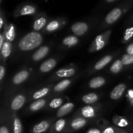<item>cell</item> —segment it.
<instances>
[{"mask_svg":"<svg viewBox=\"0 0 133 133\" xmlns=\"http://www.w3.org/2000/svg\"><path fill=\"white\" fill-rule=\"evenodd\" d=\"M82 114L84 117L87 118H93L95 116V110L93 107L90 106L84 107L81 110Z\"/></svg>","mask_w":133,"mask_h":133,"instance_id":"2e32d148","label":"cell"},{"mask_svg":"<svg viewBox=\"0 0 133 133\" xmlns=\"http://www.w3.org/2000/svg\"><path fill=\"white\" fill-rule=\"evenodd\" d=\"M11 44L9 42H6L4 43L1 48V55H3V57L6 58L10 55V53H11Z\"/></svg>","mask_w":133,"mask_h":133,"instance_id":"e0dca14e","label":"cell"},{"mask_svg":"<svg viewBox=\"0 0 133 133\" xmlns=\"http://www.w3.org/2000/svg\"><path fill=\"white\" fill-rule=\"evenodd\" d=\"M74 107V104L71 103H67L65 105H62L57 112V116L61 118V117H62L63 116L68 114L72 110Z\"/></svg>","mask_w":133,"mask_h":133,"instance_id":"9c48e42d","label":"cell"},{"mask_svg":"<svg viewBox=\"0 0 133 133\" xmlns=\"http://www.w3.org/2000/svg\"><path fill=\"white\" fill-rule=\"evenodd\" d=\"M105 42L103 35H99L96 38V50H99L102 49L105 45Z\"/></svg>","mask_w":133,"mask_h":133,"instance_id":"cb8c5ba5","label":"cell"},{"mask_svg":"<svg viewBox=\"0 0 133 133\" xmlns=\"http://www.w3.org/2000/svg\"><path fill=\"white\" fill-rule=\"evenodd\" d=\"M70 83H71V81L68 79H64V80L62 81L55 87V91H56V92H61V91L64 90L70 85Z\"/></svg>","mask_w":133,"mask_h":133,"instance_id":"ac0fdd59","label":"cell"},{"mask_svg":"<svg viewBox=\"0 0 133 133\" xmlns=\"http://www.w3.org/2000/svg\"><path fill=\"white\" fill-rule=\"evenodd\" d=\"M116 133H126L125 132H122V131H119V132H116Z\"/></svg>","mask_w":133,"mask_h":133,"instance_id":"7bdbcfd3","label":"cell"},{"mask_svg":"<svg viewBox=\"0 0 133 133\" xmlns=\"http://www.w3.org/2000/svg\"><path fill=\"white\" fill-rule=\"evenodd\" d=\"M25 101V98L24 96L22 95H18V96H16L13 99L12 102L11 108L14 110H18L24 105Z\"/></svg>","mask_w":133,"mask_h":133,"instance_id":"8992f818","label":"cell"},{"mask_svg":"<svg viewBox=\"0 0 133 133\" xmlns=\"http://www.w3.org/2000/svg\"><path fill=\"white\" fill-rule=\"evenodd\" d=\"M116 131L115 129L112 127H107V128H105V129L103 130V131L102 132V133H116Z\"/></svg>","mask_w":133,"mask_h":133,"instance_id":"836d02e7","label":"cell"},{"mask_svg":"<svg viewBox=\"0 0 133 133\" xmlns=\"http://www.w3.org/2000/svg\"><path fill=\"white\" fill-rule=\"evenodd\" d=\"M107 1L108 2H112V1H115V0H107Z\"/></svg>","mask_w":133,"mask_h":133,"instance_id":"60d3db41","label":"cell"},{"mask_svg":"<svg viewBox=\"0 0 133 133\" xmlns=\"http://www.w3.org/2000/svg\"><path fill=\"white\" fill-rule=\"evenodd\" d=\"M3 35H0V48L1 49L3 45Z\"/></svg>","mask_w":133,"mask_h":133,"instance_id":"74e56055","label":"cell"},{"mask_svg":"<svg viewBox=\"0 0 133 133\" xmlns=\"http://www.w3.org/2000/svg\"><path fill=\"white\" fill-rule=\"evenodd\" d=\"M49 52V48L47 46H43L36 51L32 55V59L35 61H38L44 58Z\"/></svg>","mask_w":133,"mask_h":133,"instance_id":"52a82bcc","label":"cell"},{"mask_svg":"<svg viewBox=\"0 0 133 133\" xmlns=\"http://www.w3.org/2000/svg\"><path fill=\"white\" fill-rule=\"evenodd\" d=\"M29 73L26 70H23V71H19L17 74H16L15 76L13 78V83L16 84H20V83L25 81L27 79Z\"/></svg>","mask_w":133,"mask_h":133,"instance_id":"ba28073f","label":"cell"},{"mask_svg":"<svg viewBox=\"0 0 133 133\" xmlns=\"http://www.w3.org/2000/svg\"><path fill=\"white\" fill-rule=\"evenodd\" d=\"M123 65L122 61L117 60L112 64V65L110 67V71L114 74H117V73L119 72L123 68Z\"/></svg>","mask_w":133,"mask_h":133,"instance_id":"ffe728a7","label":"cell"},{"mask_svg":"<svg viewBox=\"0 0 133 133\" xmlns=\"http://www.w3.org/2000/svg\"><path fill=\"white\" fill-rule=\"evenodd\" d=\"M121 14H122V11L120 9L118 8H116L107 14L106 18H105V21L109 24H112L119 18Z\"/></svg>","mask_w":133,"mask_h":133,"instance_id":"277c9868","label":"cell"},{"mask_svg":"<svg viewBox=\"0 0 133 133\" xmlns=\"http://www.w3.org/2000/svg\"><path fill=\"white\" fill-rule=\"evenodd\" d=\"M117 125H119V127H125V126H127V125H128V122H127V121L125 119L122 118V119H121L120 121L117 123Z\"/></svg>","mask_w":133,"mask_h":133,"instance_id":"d6a6232c","label":"cell"},{"mask_svg":"<svg viewBox=\"0 0 133 133\" xmlns=\"http://www.w3.org/2000/svg\"><path fill=\"white\" fill-rule=\"evenodd\" d=\"M88 25L84 22H77L71 26V31L77 36H82L88 31Z\"/></svg>","mask_w":133,"mask_h":133,"instance_id":"7a4b0ae2","label":"cell"},{"mask_svg":"<svg viewBox=\"0 0 133 133\" xmlns=\"http://www.w3.org/2000/svg\"><path fill=\"white\" fill-rule=\"evenodd\" d=\"M87 123V121L82 118H77L74 119L71 123V128L75 130H78L84 127Z\"/></svg>","mask_w":133,"mask_h":133,"instance_id":"7c38bea8","label":"cell"},{"mask_svg":"<svg viewBox=\"0 0 133 133\" xmlns=\"http://www.w3.org/2000/svg\"><path fill=\"white\" fill-rule=\"evenodd\" d=\"M122 62L123 65H130L133 64V56L125 54L122 57Z\"/></svg>","mask_w":133,"mask_h":133,"instance_id":"83f0119b","label":"cell"},{"mask_svg":"<svg viewBox=\"0 0 133 133\" xmlns=\"http://www.w3.org/2000/svg\"><path fill=\"white\" fill-rule=\"evenodd\" d=\"M59 23L57 21H52L47 25L46 29L48 31H54L58 28Z\"/></svg>","mask_w":133,"mask_h":133,"instance_id":"f1b7e54d","label":"cell"},{"mask_svg":"<svg viewBox=\"0 0 133 133\" xmlns=\"http://www.w3.org/2000/svg\"><path fill=\"white\" fill-rule=\"evenodd\" d=\"M75 74V70L73 68L61 69L57 71V75L59 77H69Z\"/></svg>","mask_w":133,"mask_h":133,"instance_id":"5bb4252c","label":"cell"},{"mask_svg":"<svg viewBox=\"0 0 133 133\" xmlns=\"http://www.w3.org/2000/svg\"><path fill=\"white\" fill-rule=\"evenodd\" d=\"M65 125H66V121L63 119H61L57 121L56 122L55 125V130L57 132H60L63 130L64 127Z\"/></svg>","mask_w":133,"mask_h":133,"instance_id":"484cf974","label":"cell"},{"mask_svg":"<svg viewBox=\"0 0 133 133\" xmlns=\"http://www.w3.org/2000/svg\"><path fill=\"white\" fill-rule=\"evenodd\" d=\"M49 127V122L47 121H43L38 124L36 125L32 129L33 133H43L47 131Z\"/></svg>","mask_w":133,"mask_h":133,"instance_id":"30bf717a","label":"cell"},{"mask_svg":"<svg viewBox=\"0 0 133 133\" xmlns=\"http://www.w3.org/2000/svg\"><path fill=\"white\" fill-rule=\"evenodd\" d=\"M83 102L87 104H92L98 100V96L94 93H90L85 95L83 97Z\"/></svg>","mask_w":133,"mask_h":133,"instance_id":"9a60e30c","label":"cell"},{"mask_svg":"<svg viewBox=\"0 0 133 133\" xmlns=\"http://www.w3.org/2000/svg\"><path fill=\"white\" fill-rule=\"evenodd\" d=\"M105 83V80L104 78L101 77H97L92 79L90 81L89 87L91 88H97L102 87Z\"/></svg>","mask_w":133,"mask_h":133,"instance_id":"8fae6325","label":"cell"},{"mask_svg":"<svg viewBox=\"0 0 133 133\" xmlns=\"http://www.w3.org/2000/svg\"><path fill=\"white\" fill-rule=\"evenodd\" d=\"M46 23V19L45 18H40L39 19H36L34 23L33 28L35 31H39L42 28L44 27V25Z\"/></svg>","mask_w":133,"mask_h":133,"instance_id":"7402d4cb","label":"cell"},{"mask_svg":"<svg viewBox=\"0 0 133 133\" xmlns=\"http://www.w3.org/2000/svg\"><path fill=\"white\" fill-rule=\"evenodd\" d=\"M6 38L8 40H12L14 38V29L13 26H11L10 29L6 32Z\"/></svg>","mask_w":133,"mask_h":133,"instance_id":"1f68e13d","label":"cell"},{"mask_svg":"<svg viewBox=\"0 0 133 133\" xmlns=\"http://www.w3.org/2000/svg\"><path fill=\"white\" fill-rule=\"evenodd\" d=\"M112 61V57L110 55H107L104 57L101 58L100 61H99L95 65V69L97 70H101L103 68L105 67L106 65H107L110 61Z\"/></svg>","mask_w":133,"mask_h":133,"instance_id":"4fadbf2b","label":"cell"},{"mask_svg":"<svg viewBox=\"0 0 133 133\" xmlns=\"http://www.w3.org/2000/svg\"><path fill=\"white\" fill-rule=\"evenodd\" d=\"M78 38L75 36H70L63 40V44L68 46H73L77 44Z\"/></svg>","mask_w":133,"mask_h":133,"instance_id":"44dd1931","label":"cell"},{"mask_svg":"<svg viewBox=\"0 0 133 133\" xmlns=\"http://www.w3.org/2000/svg\"><path fill=\"white\" fill-rule=\"evenodd\" d=\"M126 89L125 84H119L115 87L110 93V98L112 99H118L122 97Z\"/></svg>","mask_w":133,"mask_h":133,"instance_id":"3957f363","label":"cell"},{"mask_svg":"<svg viewBox=\"0 0 133 133\" xmlns=\"http://www.w3.org/2000/svg\"><path fill=\"white\" fill-rule=\"evenodd\" d=\"M131 104L133 106V99H131Z\"/></svg>","mask_w":133,"mask_h":133,"instance_id":"b9f144b4","label":"cell"},{"mask_svg":"<svg viewBox=\"0 0 133 133\" xmlns=\"http://www.w3.org/2000/svg\"><path fill=\"white\" fill-rule=\"evenodd\" d=\"M42 42L41 35L37 32H31L21 39L18 46L22 51H29L38 47Z\"/></svg>","mask_w":133,"mask_h":133,"instance_id":"6da1fadb","label":"cell"},{"mask_svg":"<svg viewBox=\"0 0 133 133\" xmlns=\"http://www.w3.org/2000/svg\"><path fill=\"white\" fill-rule=\"evenodd\" d=\"M5 70L3 68V66H0V79H2L4 75H5Z\"/></svg>","mask_w":133,"mask_h":133,"instance_id":"8d00e7d4","label":"cell"},{"mask_svg":"<svg viewBox=\"0 0 133 133\" xmlns=\"http://www.w3.org/2000/svg\"><path fill=\"white\" fill-rule=\"evenodd\" d=\"M49 92V89L48 88H44L40 90L37 91V92H35L33 95V98L35 99H38L39 98H41V97L45 96Z\"/></svg>","mask_w":133,"mask_h":133,"instance_id":"d4e9b609","label":"cell"},{"mask_svg":"<svg viewBox=\"0 0 133 133\" xmlns=\"http://www.w3.org/2000/svg\"><path fill=\"white\" fill-rule=\"evenodd\" d=\"M133 36V27H130L128 28L125 32L124 35V40L125 42L129 41L130 39H131Z\"/></svg>","mask_w":133,"mask_h":133,"instance_id":"4dcf8cb0","label":"cell"},{"mask_svg":"<svg viewBox=\"0 0 133 133\" xmlns=\"http://www.w3.org/2000/svg\"><path fill=\"white\" fill-rule=\"evenodd\" d=\"M62 103V99L61 98H56L54 99L51 101L49 103V106L50 107L53 108V109H57V108L59 107Z\"/></svg>","mask_w":133,"mask_h":133,"instance_id":"f546056e","label":"cell"},{"mask_svg":"<svg viewBox=\"0 0 133 133\" xmlns=\"http://www.w3.org/2000/svg\"><path fill=\"white\" fill-rule=\"evenodd\" d=\"M56 64H57V62H56L55 60L53 59V58H50V59L44 61L40 65V70L42 72H48L53 68H54Z\"/></svg>","mask_w":133,"mask_h":133,"instance_id":"5b68a950","label":"cell"},{"mask_svg":"<svg viewBox=\"0 0 133 133\" xmlns=\"http://www.w3.org/2000/svg\"><path fill=\"white\" fill-rule=\"evenodd\" d=\"M0 22H1V23H0V27H2V25H3V19L1 18V19H0Z\"/></svg>","mask_w":133,"mask_h":133,"instance_id":"ab89813d","label":"cell"},{"mask_svg":"<svg viewBox=\"0 0 133 133\" xmlns=\"http://www.w3.org/2000/svg\"><path fill=\"white\" fill-rule=\"evenodd\" d=\"M127 54L133 56V44H131L127 48Z\"/></svg>","mask_w":133,"mask_h":133,"instance_id":"e575fe53","label":"cell"},{"mask_svg":"<svg viewBox=\"0 0 133 133\" xmlns=\"http://www.w3.org/2000/svg\"><path fill=\"white\" fill-rule=\"evenodd\" d=\"M35 12V9L31 5H26L23 6L22 9L21 10L20 14L21 15L25 16L28 15V14H32Z\"/></svg>","mask_w":133,"mask_h":133,"instance_id":"603a6c76","label":"cell"},{"mask_svg":"<svg viewBox=\"0 0 133 133\" xmlns=\"http://www.w3.org/2000/svg\"><path fill=\"white\" fill-rule=\"evenodd\" d=\"M129 96L131 99H133V90H130L129 92Z\"/></svg>","mask_w":133,"mask_h":133,"instance_id":"f35d334b","label":"cell"},{"mask_svg":"<svg viewBox=\"0 0 133 133\" xmlns=\"http://www.w3.org/2000/svg\"><path fill=\"white\" fill-rule=\"evenodd\" d=\"M87 133H102L101 132L99 129L96 128H93V129H90V130H88L87 131Z\"/></svg>","mask_w":133,"mask_h":133,"instance_id":"d590c367","label":"cell"},{"mask_svg":"<svg viewBox=\"0 0 133 133\" xmlns=\"http://www.w3.org/2000/svg\"><path fill=\"white\" fill-rule=\"evenodd\" d=\"M14 133H22V125L20 120L18 118H16L14 121Z\"/></svg>","mask_w":133,"mask_h":133,"instance_id":"4316f807","label":"cell"},{"mask_svg":"<svg viewBox=\"0 0 133 133\" xmlns=\"http://www.w3.org/2000/svg\"><path fill=\"white\" fill-rule=\"evenodd\" d=\"M45 101L44 99H39L32 103L30 106V110L32 111H36L39 109H42L45 105Z\"/></svg>","mask_w":133,"mask_h":133,"instance_id":"d6986e66","label":"cell"}]
</instances>
